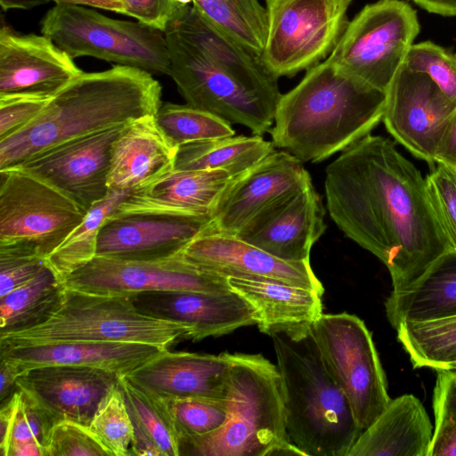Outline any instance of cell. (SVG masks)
I'll return each instance as SVG.
<instances>
[{
	"instance_id": "obj_1",
	"label": "cell",
	"mask_w": 456,
	"mask_h": 456,
	"mask_svg": "<svg viewBox=\"0 0 456 456\" xmlns=\"http://www.w3.org/2000/svg\"><path fill=\"white\" fill-rule=\"evenodd\" d=\"M324 190L330 218L386 265L393 289L410 286L455 252L426 177L388 138L370 134L343 150L325 170Z\"/></svg>"
},
{
	"instance_id": "obj_2",
	"label": "cell",
	"mask_w": 456,
	"mask_h": 456,
	"mask_svg": "<svg viewBox=\"0 0 456 456\" xmlns=\"http://www.w3.org/2000/svg\"><path fill=\"white\" fill-rule=\"evenodd\" d=\"M385 99V92L326 59L281 94L272 142L302 162H321L371 134L382 122Z\"/></svg>"
},
{
	"instance_id": "obj_3",
	"label": "cell",
	"mask_w": 456,
	"mask_h": 456,
	"mask_svg": "<svg viewBox=\"0 0 456 456\" xmlns=\"http://www.w3.org/2000/svg\"><path fill=\"white\" fill-rule=\"evenodd\" d=\"M160 106V84L147 71L115 65L83 72L32 122L0 140V171L63 142L153 116Z\"/></svg>"
},
{
	"instance_id": "obj_4",
	"label": "cell",
	"mask_w": 456,
	"mask_h": 456,
	"mask_svg": "<svg viewBox=\"0 0 456 456\" xmlns=\"http://www.w3.org/2000/svg\"><path fill=\"white\" fill-rule=\"evenodd\" d=\"M271 338L290 442L305 456H347L362 431L310 333L299 338Z\"/></svg>"
},
{
	"instance_id": "obj_5",
	"label": "cell",
	"mask_w": 456,
	"mask_h": 456,
	"mask_svg": "<svg viewBox=\"0 0 456 456\" xmlns=\"http://www.w3.org/2000/svg\"><path fill=\"white\" fill-rule=\"evenodd\" d=\"M228 355L227 419L215 433L182 442L181 455H305L287 434L277 366L262 354Z\"/></svg>"
},
{
	"instance_id": "obj_6",
	"label": "cell",
	"mask_w": 456,
	"mask_h": 456,
	"mask_svg": "<svg viewBox=\"0 0 456 456\" xmlns=\"http://www.w3.org/2000/svg\"><path fill=\"white\" fill-rule=\"evenodd\" d=\"M188 325L139 309L130 296L98 295L64 287L52 314L33 327L0 335L3 345L67 341L129 342L168 347L188 339Z\"/></svg>"
},
{
	"instance_id": "obj_7",
	"label": "cell",
	"mask_w": 456,
	"mask_h": 456,
	"mask_svg": "<svg viewBox=\"0 0 456 456\" xmlns=\"http://www.w3.org/2000/svg\"><path fill=\"white\" fill-rule=\"evenodd\" d=\"M42 35L71 58L90 56L151 75H169L165 33L139 21L109 18L84 5L55 4L42 19Z\"/></svg>"
},
{
	"instance_id": "obj_8",
	"label": "cell",
	"mask_w": 456,
	"mask_h": 456,
	"mask_svg": "<svg viewBox=\"0 0 456 456\" xmlns=\"http://www.w3.org/2000/svg\"><path fill=\"white\" fill-rule=\"evenodd\" d=\"M86 213L60 191L20 169L0 171V251L45 259Z\"/></svg>"
},
{
	"instance_id": "obj_9",
	"label": "cell",
	"mask_w": 456,
	"mask_h": 456,
	"mask_svg": "<svg viewBox=\"0 0 456 456\" xmlns=\"http://www.w3.org/2000/svg\"><path fill=\"white\" fill-rule=\"evenodd\" d=\"M309 333L363 431L391 401L371 333L362 320L347 313L322 314Z\"/></svg>"
},
{
	"instance_id": "obj_10",
	"label": "cell",
	"mask_w": 456,
	"mask_h": 456,
	"mask_svg": "<svg viewBox=\"0 0 456 456\" xmlns=\"http://www.w3.org/2000/svg\"><path fill=\"white\" fill-rule=\"evenodd\" d=\"M353 0H265L267 32L261 61L277 78L325 61L348 23Z\"/></svg>"
},
{
	"instance_id": "obj_11",
	"label": "cell",
	"mask_w": 456,
	"mask_h": 456,
	"mask_svg": "<svg viewBox=\"0 0 456 456\" xmlns=\"http://www.w3.org/2000/svg\"><path fill=\"white\" fill-rule=\"evenodd\" d=\"M416 11L400 0H379L349 21L328 61L386 92L419 32Z\"/></svg>"
},
{
	"instance_id": "obj_12",
	"label": "cell",
	"mask_w": 456,
	"mask_h": 456,
	"mask_svg": "<svg viewBox=\"0 0 456 456\" xmlns=\"http://www.w3.org/2000/svg\"><path fill=\"white\" fill-rule=\"evenodd\" d=\"M170 61L169 76L188 105L240 124L253 134L270 132L276 106L253 93L220 69L172 27L164 31Z\"/></svg>"
},
{
	"instance_id": "obj_13",
	"label": "cell",
	"mask_w": 456,
	"mask_h": 456,
	"mask_svg": "<svg viewBox=\"0 0 456 456\" xmlns=\"http://www.w3.org/2000/svg\"><path fill=\"white\" fill-rule=\"evenodd\" d=\"M65 288L98 295L132 296L151 291L226 292V277L184 261L180 253L156 261H124L95 256L68 275Z\"/></svg>"
},
{
	"instance_id": "obj_14",
	"label": "cell",
	"mask_w": 456,
	"mask_h": 456,
	"mask_svg": "<svg viewBox=\"0 0 456 456\" xmlns=\"http://www.w3.org/2000/svg\"><path fill=\"white\" fill-rule=\"evenodd\" d=\"M382 122L410 153L436 165L435 154L456 105L424 73L401 65L385 92Z\"/></svg>"
},
{
	"instance_id": "obj_15",
	"label": "cell",
	"mask_w": 456,
	"mask_h": 456,
	"mask_svg": "<svg viewBox=\"0 0 456 456\" xmlns=\"http://www.w3.org/2000/svg\"><path fill=\"white\" fill-rule=\"evenodd\" d=\"M123 126L63 142L14 167L48 183L88 211L110 191L111 147Z\"/></svg>"
},
{
	"instance_id": "obj_16",
	"label": "cell",
	"mask_w": 456,
	"mask_h": 456,
	"mask_svg": "<svg viewBox=\"0 0 456 456\" xmlns=\"http://www.w3.org/2000/svg\"><path fill=\"white\" fill-rule=\"evenodd\" d=\"M312 183L302 161L273 151L244 174L233 177L202 232L237 235L256 216Z\"/></svg>"
},
{
	"instance_id": "obj_17",
	"label": "cell",
	"mask_w": 456,
	"mask_h": 456,
	"mask_svg": "<svg viewBox=\"0 0 456 456\" xmlns=\"http://www.w3.org/2000/svg\"><path fill=\"white\" fill-rule=\"evenodd\" d=\"M211 216L118 212L99 230L96 256L156 261L178 255L209 225Z\"/></svg>"
},
{
	"instance_id": "obj_18",
	"label": "cell",
	"mask_w": 456,
	"mask_h": 456,
	"mask_svg": "<svg viewBox=\"0 0 456 456\" xmlns=\"http://www.w3.org/2000/svg\"><path fill=\"white\" fill-rule=\"evenodd\" d=\"M197 268L224 277H254L280 281L323 295L324 287L310 261L280 259L236 236L201 233L180 253Z\"/></svg>"
},
{
	"instance_id": "obj_19",
	"label": "cell",
	"mask_w": 456,
	"mask_h": 456,
	"mask_svg": "<svg viewBox=\"0 0 456 456\" xmlns=\"http://www.w3.org/2000/svg\"><path fill=\"white\" fill-rule=\"evenodd\" d=\"M325 208L313 183L250 221L239 239L285 261H310L314 244L326 231Z\"/></svg>"
},
{
	"instance_id": "obj_20",
	"label": "cell",
	"mask_w": 456,
	"mask_h": 456,
	"mask_svg": "<svg viewBox=\"0 0 456 456\" xmlns=\"http://www.w3.org/2000/svg\"><path fill=\"white\" fill-rule=\"evenodd\" d=\"M82 71L49 37L0 30V95H54Z\"/></svg>"
},
{
	"instance_id": "obj_21",
	"label": "cell",
	"mask_w": 456,
	"mask_h": 456,
	"mask_svg": "<svg viewBox=\"0 0 456 456\" xmlns=\"http://www.w3.org/2000/svg\"><path fill=\"white\" fill-rule=\"evenodd\" d=\"M118 375L102 369L48 365L19 374L17 387L28 395L56 421L88 426L99 403Z\"/></svg>"
},
{
	"instance_id": "obj_22",
	"label": "cell",
	"mask_w": 456,
	"mask_h": 456,
	"mask_svg": "<svg viewBox=\"0 0 456 456\" xmlns=\"http://www.w3.org/2000/svg\"><path fill=\"white\" fill-rule=\"evenodd\" d=\"M130 297L148 314L188 325V339L192 341L220 337L257 323L250 305L232 290L151 291Z\"/></svg>"
},
{
	"instance_id": "obj_23",
	"label": "cell",
	"mask_w": 456,
	"mask_h": 456,
	"mask_svg": "<svg viewBox=\"0 0 456 456\" xmlns=\"http://www.w3.org/2000/svg\"><path fill=\"white\" fill-rule=\"evenodd\" d=\"M230 372L228 353L208 354L167 349L126 376L167 400L224 401Z\"/></svg>"
},
{
	"instance_id": "obj_24",
	"label": "cell",
	"mask_w": 456,
	"mask_h": 456,
	"mask_svg": "<svg viewBox=\"0 0 456 456\" xmlns=\"http://www.w3.org/2000/svg\"><path fill=\"white\" fill-rule=\"evenodd\" d=\"M166 350L152 345L129 342L0 344V359L12 363L20 373L41 366L70 365L126 375Z\"/></svg>"
},
{
	"instance_id": "obj_25",
	"label": "cell",
	"mask_w": 456,
	"mask_h": 456,
	"mask_svg": "<svg viewBox=\"0 0 456 456\" xmlns=\"http://www.w3.org/2000/svg\"><path fill=\"white\" fill-rule=\"evenodd\" d=\"M232 179L224 169L173 170L131 191L116 210L212 216Z\"/></svg>"
},
{
	"instance_id": "obj_26",
	"label": "cell",
	"mask_w": 456,
	"mask_h": 456,
	"mask_svg": "<svg viewBox=\"0 0 456 456\" xmlns=\"http://www.w3.org/2000/svg\"><path fill=\"white\" fill-rule=\"evenodd\" d=\"M232 291L243 297L256 314L258 330L270 337L284 334L299 338L309 334L322 313V295L280 281L228 277Z\"/></svg>"
},
{
	"instance_id": "obj_27",
	"label": "cell",
	"mask_w": 456,
	"mask_h": 456,
	"mask_svg": "<svg viewBox=\"0 0 456 456\" xmlns=\"http://www.w3.org/2000/svg\"><path fill=\"white\" fill-rule=\"evenodd\" d=\"M168 26L245 87L277 105L281 96L278 78L259 57L209 22L192 4L181 7Z\"/></svg>"
},
{
	"instance_id": "obj_28",
	"label": "cell",
	"mask_w": 456,
	"mask_h": 456,
	"mask_svg": "<svg viewBox=\"0 0 456 456\" xmlns=\"http://www.w3.org/2000/svg\"><path fill=\"white\" fill-rule=\"evenodd\" d=\"M175 150L154 115L124 125L111 147L110 190L133 191L173 171Z\"/></svg>"
},
{
	"instance_id": "obj_29",
	"label": "cell",
	"mask_w": 456,
	"mask_h": 456,
	"mask_svg": "<svg viewBox=\"0 0 456 456\" xmlns=\"http://www.w3.org/2000/svg\"><path fill=\"white\" fill-rule=\"evenodd\" d=\"M432 437L433 426L422 403L405 394L390 401L347 456H428Z\"/></svg>"
},
{
	"instance_id": "obj_30",
	"label": "cell",
	"mask_w": 456,
	"mask_h": 456,
	"mask_svg": "<svg viewBox=\"0 0 456 456\" xmlns=\"http://www.w3.org/2000/svg\"><path fill=\"white\" fill-rule=\"evenodd\" d=\"M385 309L395 330L403 322L456 315V252L435 264L410 286L393 289Z\"/></svg>"
},
{
	"instance_id": "obj_31",
	"label": "cell",
	"mask_w": 456,
	"mask_h": 456,
	"mask_svg": "<svg viewBox=\"0 0 456 456\" xmlns=\"http://www.w3.org/2000/svg\"><path fill=\"white\" fill-rule=\"evenodd\" d=\"M118 383L134 429L130 455H181V439L168 401L141 387L126 375H118Z\"/></svg>"
},
{
	"instance_id": "obj_32",
	"label": "cell",
	"mask_w": 456,
	"mask_h": 456,
	"mask_svg": "<svg viewBox=\"0 0 456 456\" xmlns=\"http://www.w3.org/2000/svg\"><path fill=\"white\" fill-rule=\"evenodd\" d=\"M274 147L258 134L193 141L176 148L174 170L224 169L235 177L258 164Z\"/></svg>"
},
{
	"instance_id": "obj_33",
	"label": "cell",
	"mask_w": 456,
	"mask_h": 456,
	"mask_svg": "<svg viewBox=\"0 0 456 456\" xmlns=\"http://www.w3.org/2000/svg\"><path fill=\"white\" fill-rule=\"evenodd\" d=\"M64 286L46 266L32 280L0 297V335L44 322L57 306Z\"/></svg>"
},
{
	"instance_id": "obj_34",
	"label": "cell",
	"mask_w": 456,
	"mask_h": 456,
	"mask_svg": "<svg viewBox=\"0 0 456 456\" xmlns=\"http://www.w3.org/2000/svg\"><path fill=\"white\" fill-rule=\"evenodd\" d=\"M395 330L414 368L449 370L456 364V315L403 322Z\"/></svg>"
},
{
	"instance_id": "obj_35",
	"label": "cell",
	"mask_w": 456,
	"mask_h": 456,
	"mask_svg": "<svg viewBox=\"0 0 456 456\" xmlns=\"http://www.w3.org/2000/svg\"><path fill=\"white\" fill-rule=\"evenodd\" d=\"M131 191L110 190L107 197L95 203L84 220L45 261L58 279L62 281L75 270L96 256L99 230Z\"/></svg>"
},
{
	"instance_id": "obj_36",
	"label": "cell",
	"mask_w": 456,
	"mask_h": 456,
	"mask_svg": "<svg viewBox=\"0 0 456 456\" xmlns=\"http://www.w3.org/2000/svg\"><path fill=\"white\" fill-rule=\"evenodd\" d=\"M200 13L261 59L267 19L258 0H192Z\"/></svg>"
},
{
	"instance_id": "obj_37",
	"label": "cell",
	"mask_w": 456,
	"mask_h": 456,
	"mask_svg": "<svg viewBox=\"0 0 456 456\" xmlns=\"http://www.w3.org/2000/svg\"><path fill=\"white\" fill-rule=\"evenodd\" d=\"M56 421L25 392L17 388L0 410V451L5 456L16 444L37 443L45 451ZM47 456V452H46Z\"/></svg>"
},
{
	"instance_id": "obj_38",
	"label": "cell",
	"mask_w": 456,
	"mask_h": 456,
	"mask_svg": "<svg viewBox=\"0 0 456 456\" xmlns=\"http://www.w3.org/2000/svg\"><path fill=\"white\" fill-rule=\"evenodd\" d=\"M154 118L175 148L193 141L232 136L235 134L227 121L188 104H161Z\"/></svg>"
},
{
	"instance_id": "obj_39",
	"label": "cell",
	"mask_w": 456,
	"mask_h": 456,
	"mask_svg": "<svg viewBox=\"0 0 456 456\" xmlns=\"http://www.w3.org/2000/svg\"><path fill=\"white\" fill-rule=\"evenodd\" d=\"M88 428L110 456L130 455L134 429L118 382L99 403Z\"/></svg>"
},
{
	"instance_id": "obj_40",
	"label": "cell",
	"mask_w": 456,
	"mask_h": 456,
	"mask_svg": "<svg viewBox=\"0 0 456 456\" xmlns=\"http://www.w3.org/2000/svg\"><path fill=\"white\" fill-rule=\"evenodd\" d=\"M167 401L181 444L188 439L215 433L223 427L227 419L226 400L176 399Z\"/></svg>"
},
{
	"instance_id": "obj_41",
	"label": "cell",
	"mask_w": 456,
	"mask_h": 456,
	"mask_svg": "<svg viewBox=\"0 0 456 456\" xmlns=\"http://www.w3.org/2000/svg\"><path fill=\"white\" fill-rule=\"evenodd\" d=\"M409 69L426 74L456 105V53L432 42L413 44L403 62Z\"/></svg>"
},
{
	"instance_id": "obj_42",
	"label": "cell",
	"mask_w": 456,
	"mask_h": 456,
	"mask_svg": "<svg viewBox=\"0 0 456 456\" xmlns=\"http://www.w3.org/2000/svg\"><path fill=\"white\" fill-rule=\"evenodd\" d=\"M425 177L431 204L456 252V172L444 164L436 163Z\"/></svg>"
},
{
	"instance_id": "obj_43",
	"label": "cell",
	"mask_w": 456,
	"mask_h": 456,
	"mask_svg": "<svg viewBox=\"0 0 456 456\" xmlns=\"http://www.w3.org/2000/svg\"><path fill=\"white\" fill-rule=\"evenodd\" d=\"M47 456H110L88 426L62 420L53 428Z\"/></svg>"
},
{
	"instance_id": "obj_44",
	"label": "cell",
	"mask_w": 456,
	"mask_h": 456,
	"mask_svg": "<svg viewBox=\"0 0 456 456\" xmlns=\"http://www.w3.org/2000/svg\"><path fill=\"white\" fill-rule=\"evenodd\" d=\"M53 96L38 94L0 95V140L32 122Z\"/></svg>"
},
{
	"instance_id": "obj_45",
	"label": "cell",
	"mask_w": 456,
	"mask_h": 456,
	"mask_svg": "<svg viewBox=\"0 0 456 456\" xmlns=\"http://www.w3.org/2000/svg\"><path fill=\"white\" fill-rule=\"evenodd\" d=\"M46 266L44 258L0 251V297L35 278Z\"/></svg>"
},
{
	"instance_id": "obj_46",
	"label": "cell",
	"mask_w": 456,
	"mask_h": 456,
	"mask_svg": "<svg viewBox=\"0 0 456 456\" xmlns=\"http://www.w3.org/2000/svg\"><path fill=\"white\" fill-rule=\"evenodd\" d=\"M121 14L163 32L183 7L175 0H121Z\"/></svg>"
},
{
	"instance_id": "obj_47",
	"label": "cell",
	"mask_w": 456,
	"mask_h": 456,
	"mask_svg": "<svg viewBox=\"0 0 456 456\" xmlns=\"http://www.w3.org/2000/svg\"><path fill=\"white\" fill-rule=\"evenodd\" d=\"M433 411L436 424L456 419V370H436Z\"/></svg>"
},
{
	"instance_id": "obj_48",
	"label": "cell",
	"mask_w": 456,
	"mask_h": 456,
	"mask_svg": "<svg viewBox=\"0 0 456 456\" xmlns=\"http://www.w3.org/2000/svg\"><path fill=\"white\" fill-rule=\"evenodd\" d=\"M428 456H456V419L435 425Z\"/></svg>"
},
{
	"instance_id": "obj_49",
	"label": "cell",
	"mask_w": 456,
	"mask_h": 456,
	"mask_svg": "<svg viewBox=\"0 0 456 456\" xmlns=\"http://www.w3.org/2000/svg\"><path fill=\"white\" fill-rule=\"evenodd\" d=\"M435 162L444 164L456 172V109L437 147Z\"/></svg>"
},
{
	"instance_id": "obj_50",
	"label": "cell",
	"mask_w": 456,
	"mask_h": 456,
	"mask_svg": "<svg viewBox=\"0 0 456 456\" xmlns=\"http://www.w3.org/2000/svg\"><path fill=\"white\" fill-rule=\"evenodd\" d=\"M19 370L10 362L0 359V402L7 400L18 388Z\"/></svg>"
},
{
	"instance_id": "obj_51",
	"label": "cell",
	"mask_w": 456,
	"mask_h": 456,
	"mask_svg": "<svg viewBox=\"0 0 456 456\" xmlns=\"http://www.w3.org/2000/svg\"><path fill=\"white\" fill-rule=\"evenodd\" d=\"M426 11L443 16H456V0H412Z\"/></svg>"
},
{
	"instance_id": "obj_52",
	"label": "cell",
	"mask_w": 456,
	"mask_h": 456,
	"mask_svg": "<svg viewBox=\"0 0 456 456\" xmlns=\"http://www.w3.org/2000/svg\"><path fill=\"white\" fill-rule=\"evenodd\" d=\"M55 4H77L121 13V0H49Z\"/></svg>"
},
{
	"instance_id": "obj_53",
	"label": "cell",
	"mask_w": 456,
	"mask_h": 456,
	"mask_svg": "<svg viewBox=\"0 0 456 456\" xmlns=\"http://www.w3.org/2000/svg\"><path fill=\"white\" fill-rule=\"evenodd\" d=\"M47 2L49 0H0V4L4 11L11 9L28 10Z\"/></svg>"
},
{
	"instance_id": "obj_54",
	"label": "cell",
	"mask_w": 456,
	"mask_h": 456,
	"mask_svg": "<svg viewBox=\"0 0 456 456\" xmlns=\"http://www.w3.org/2000/svg\"><path fill=\"white\" fill-rule=\"evenodd\" d=\"M449 370H456V364H454L453 366H452Z\"/></svg>"
}]
</instances>
